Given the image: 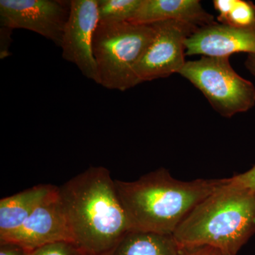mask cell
<instances>
[{"label":"cell","mask_w":255,"mask_h":255,"mask_svg":"<svg viewBox=\"0 0 255 255\" xmlns=\"http://www.w3.org/2000/svg\"><path fill=\"white\" fill-rule=\"evenodd\" d=\"M72 241L80 251L104 255L130 231L109 169L91 167L58 187Z\"/></svg>","instance_id":"cell-1"},{"label":"cell","mask_w":255,"mask_h":255,"mask_svg":"<svg viewBox=\"0 0 255 255\" xmlns=\"http://www.w3.org/2000/svg\"><path fill=\"white\" fill-rule=\"evenodd\" d=\"M229 179L183 182L160 168L134 182L114 180L130 231L173 235L201 201Z\"/></svg>","instance_id":"cell-2"},{"label":"cell","mask_w":255,"mask_h":255,"mask_svg":"<svg viewBox=\"0 0 255 255\" xmlns=\"http://www.w3.org/2000/svg\"><path fill=\"white\" fill-rule=\"evenodd\" d=\"M255 233V191L228 182L201 201L173 237L180 249L210 246L236 255Z\"/></svg>","instance_id":"cell-3"},{"label":"cell","mask_w":255,"mask_h":255,"mask_svg":"<svg viewBox=\"0 0 255 255\" xmlns=\"http://www.w3.org/2000/svg\"><path fill=\"white\" fill-rule=\"evenodd\" d=\"M154 34L153 24L99 22L92 43L99 85L120 92L139 85L135 68Z\"/></svg>","instance_id":"cell-4"},{"label":"cell","mask_w":255,"mask_h":255,"mask_svg":"<svg viewBox=\"0 0 255 255\" xmlns=\"http://www.w3.org/2000/svg\"><path fill=\"white\" fill-rule=\"evenodd\" d=\"M200 90L218 113L231 118L255 105V87L231 66L229 57L202 56L186 62L179 73Z\"/></svg>","instance_id":"cell-5"},{"label":"cell","mask_w":255,"mask_h":255,"mask_svg":"<svg viewBox=\"0 0 255 255\" xmlns=\"http://www.w3.org/2000/svg\"><path fill=\"white\" fill-rule=\"evenodd\" d=\"M155 34L135 68L138 84L179 73L186 63V41L197 27L177 21L153 23Z\"/></svg>","instance_id":"cell-6"},{"label":"cell","mask_w":255,"mask_h":255,"mask_svg":"<svg viewBox=\"0 0 255 255\" xmlns=\"http://www.w3.org/2000/svg\"><path fill=\"white\" fill-rule=\"evenodd\" d=\"M71 1L1 0V26L29 30L60 47Z\"/></svg>","instance_id":"cell-7"},{"label":"cell","mask_w":255,"mask_h":255,"mask_svg":"<svg viewBox=\"0 0 255 255\" xmlns=\"http://www.w3.org/2000/svg\"><path fill=\"white\" fill-rule=\"evenodd\" d=\"M98 24V0H72L60 45L63 59L76 65L84 76L97 84L98 70L92 43Z\"/></svg>","instance_id":"cell-8"},{"label":"cell","mask_w":255,"mask_h":255,"mask_svg":"<svg viewBox=\"0 0 255 255\" xmlns=\"http://www.w3.org/2000/svg\"><path fill=\"white\" fill-rule=\"evenodd\" d=\"M60 241L73 243L58 188L35 209L17 231L0 243H16L30 252Z\"/></svg>","instance_id":"cell-9"},{"label":"cell","mask_w":255,"mask_h":255,"mask_svg":"<svg viewBox=\"0 0 255 255\" xmlns=\"http://www.w3.org/2000/svg\"><path fill=\"white\" fill-rule=\"evenodd\" d=\"M255 55V28L232 27L215 22L198 28L186 41V55L230 57Z\"/></svg>","instance_id":"cell-10"},{"label":"cell","mask_w":255,"mask_h":255,"mask_svg":"<svg viewBox=\"0 0 255 255\" xmlns=\"http://www.w3.org/2000/svg\"><path fill=\"white\" fill-rule=\"evenodd\" d=\"M164 21H181L199 28L216 22L199 0H143L130 22L153 24Z\"/></svg>","instance_id":"cell-11"},{"label":"cell","mask_w":255,"mask_h":255,"mask_svg":"<svg viewBox=\"0 0 255 255\" xmlns=\"http://www.w3.org/2000/svg\"><path fill=\"white\" fill-rule=\"evenodd\" d=\"M52 184H39L3 198L0 201V242L25 223L32 213L58 189Z\"/></svg>","instance_id":"cell-12"},{"label":"cell","mask_w":255,"mask_h":255,"mask_svg":"<svg viewBox=\"0 0 255 255\" xmlns=\"http://www.w3.org/2000/svg\"><path fill=\"white\" fill-rule=\"evenodd\" d=\"M172 235L129 231L104 255H180Z\"/></svg>","instance_id":"cell-13"},{"label":"cell","mask_w":255,"mask_h":255,"mask_svg":"<svg viewBox=\"0 0 255 255\" xmlns=\"http://www.w3.org/2000/svg\"><path fill=\"white\" fill-rule=\"evenodd\" d=\"M219 23L240 28H255V4L246 0H214Z\"/></svg>","instance_id":"cell-14"},{"label":"cell","mask_w":255,"mask_h":255,"mask_svg":"<svg viewBox=\"0 0 255 255\" xmlns=\"http://www.w3.org/2000/svg\"><path fill=\"white\" fill-rule=\"evenodd\" d=\"M143 0H98L99 22H130Z\"/></svg>","instance_id":"cell-15"},{"label":"cell","mask_w":255,"mask_h":255,"mask_svg":"<svg viewBox=\"0 0 255 255\" xmlns=\"http://www.w3.org/2000/svg\"><path fill=\"white\" fill-rule=\"evenodd\" d=\"M81 251L73 243L56 242L28 252L27 255H80Z\"/></svg>","instance_id":"cell-16"},{"label":"cell","mask_w":255,"mask_h":255,"mask_svg":"<svg viewBox=\"0 0 255 255\" xmlns=\"http://www.w3.org/2000/svg\"><path fill=\"white\" fill-rule=\"evenodd\" d=\"M231 179L234 184L255 191V165L248 172L233 176Z\"/></svg>","instance_id":"cell-17"},{"label":"cell","mask_w":255,"mask_h":255,"mask_svg":"<svg viewBox=\"0 0 255 255\" xmlns=\"http://www.w3.org/2000/svg\"><path fill=\"white\" fill-rule=\"evenodd\" d=\"M11 28L3 27L1 26V32H0V36H1V46H0V58L1 60L9 57L11 54L9 52L10 45L11 43V33H12Z\"/></svg>","instance_id":"cell-18"},{"label":"cell","mask_w":255,"mask_h":255,"mask_svg":"<svg viewBox=\"0 0 255 255\" xmlns=\"http://www.w3.org/2000/svg\"><path fill=\"white\" fill-rule=\"evenodd\" d=\"M180 255H224L222 252L210 246L180 249Z\"/></svg>","instance_id":"cell-19"},{"label":"cell","mask_w":255,"mask_h":255,"mask_svg":"<svg viewBox=\"0 0 255 255\" xmlns=\"http://www.w3.org/2000/svg\"><path fill=\"white\" fill-rule=\"evenodd\" d=\"M28 251L13 243H0V255H27Z\"/></svg>","instance_id":"cell-20"},{"label":"cell","mask_w":255,"mask_h":255,"mask_svg":"<svg viewBox=\"0 0 255 255\" xmlns=\"http://www.w3.org/2000/svg\"><path fill=\"white\" fill-rule=\"evenodd\" d=\"M245 65L246 68L255 76V55H248Z\"/></svg>","instance_id":"cell-21"},{"label":"cell","mask_w":255,"mask_h":255,"mask_svg":"<svg viewBox=\"0 0 255 255\" xmlns=\"http://www.w3.org/2000/svg\"><path fill=\"white\" fill-rule=\"evenodd\" d=\"M80 255H92L87 254V253H82V252H81V253H80Z\"/></svg>","instance_id":"cell-22"},{"label":"cell","mask_w":255,"mask_h":255,"mask_svg":"<svg viewBox=\"0 0 255 255\" xmlns=\"http://www.w3.org/2000/svg\"></svg>","instance_id":"cell-23"}]
</instances>
